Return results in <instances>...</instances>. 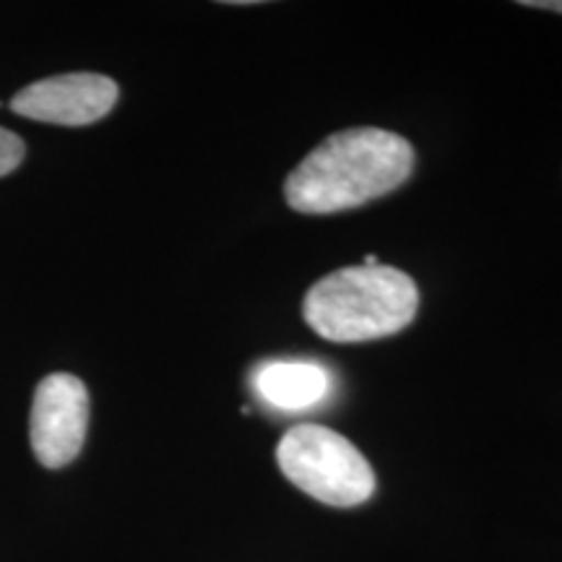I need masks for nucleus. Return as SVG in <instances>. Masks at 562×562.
I'll use <instances>...</instances> for the list:
<instances>
[{
    "label": "nucleus",
    "mask_w": 562,
    "mask_h": 562,
    "mask_svg": "<svg viewBox=\"0 0 562 562\" xmlns=\"http://www.w3.org/2000/svg\"><path fill=\"white\" fill-rule=\"evenodd\" d=\"M24 140H21L13 131L0 128V178L16 170L21 161H24Z\"/></svg>",
    "instance_id": "7"
},
{
    "label": "nucleus",
    "mask_w": 562,
    "mask_h": 562,
    "mask_svg": "<svg viewBox=\"0 0 562 562\" xmlns=\"http://www.w3.org/2000/svg\"><path fill=\"white\" fill-rule=\"evenodd\" d=\"M277 463L294 487L331 508H355L375 492L370 461L331 427L297 425L286 430L277 442Z\"/></svg>",
    "instance_id": "3"
},
{
    "label": "nucleus",
    "mask_w": 562,
    "mask_h": 562,
    "mask_svg": "<svg viewBox=\"0 0 562 562\" xmlns=\"http://www.w3.org/2000/svg\"><path fill=\"white\" fill-rule=\"evenodd\" d=\"M414 170L404 136L381 128H349L328 136L294 167L284 182L297 214L326 216L364 206L402 188Z\"/></svg>",
    "instance_id": "1"
},
{
    "label": "nucleus",
    "mask_w": 562,
    "mask_h": 562,
    "mask_svg": "<svg viewBox=\"0 0 562 562\" xmlns=\"http://www.w3.org/2000/svg\"><path fill=\"white\" fill-rule=\"evenodd\" d=\"M252 393L279 412H311L334 389L331 370L313 360H269L250 375Z\"/></svg>",
    "instance_id": "6"
},
{
    "label": "nucleus",
    "mask_w": 562,
    "mask_h": 562,
    "mask_svg": "<svg viewBox=\"0 0 562 562\" xmlns=\"http://www.w3.org/2000/svg\"><path fill=\"white\" fill-rule=\"evenodd\" d=\"M117 83L102 74H63L21 89L11 100L16 115L53 125H89L115 108Z\"/></svg>",
    "instance_id": "5"
},
{
    "label": "nucleus",
    "mask_w": 562,
    "mask_h": 562,
    "mask_svg": "<svg viewBox=\"0 0 562 562\" xmlns=\"http://www.w3.org/2000/svg\"><path fill=\"white\" fill-rule=\"evenodd\" d=\"M521 5H529V9H542V11L562 13V0H524Z\"/></svg>",
    "instance_id": "8"
},
{
    "label": "nucleus",
    "mask_w": 562,
    "mask_h": 562,
    "mask_svg": "<svg viewBox=\"0 0 562 562\" xmlns=\"http://www.w3.org/2000/svg\"><path fill=\"white\" fill-rule=\"evenodd\" d=\"M89 430V391L68 372H53L37 385L30 438L42 467L63 469L81 453Z\"/></svg>",
    "instance_id": "4"
},
{
    "label": "nucleus",
    "mask_w": 562,
    "mask_h": 562,
    "mask_svg": "<svg viewBox=\"0 0 562 562\" xmlns=\"http://www.w3.org/2000/svg\"><path fill=\"white\" fill-rule=\"evenodd\" d=\"M419 311V290L393 266H347L315 281L302 315L321 339L362 344L404 331Z\"/></svg>",
    "instance_id": "2"
}]
</instances>
